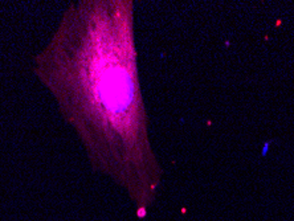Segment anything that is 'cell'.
Masks as SVG:
<instances>
[{
	"instance_id": "6da1fadb",
	"label": "cell",
	"mask_w": 294,
	"mask_h": 221,
	"mask_svg": "<svg viewBox=\"0 0 294 221\" xmlns=\"http://www.w3.org/2000/svg\"><path fill=\"white\" fill-rule=\"evenodd\" d=\"M131 2L72 6L36 72L81 136L95 170L139 207L155 197L162 170L148 139Z\"/></svg>"
}]
</instances>
